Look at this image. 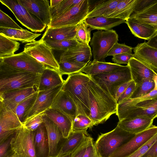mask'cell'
Returning <instances> with one entry per match:
<instances>
[{
	"label": "cell",
	"instance_id": "6da1fadb",
	"mask_svg": "<svg viewBox=\"0 0 157 157\" xmlns=\"http://www.w3.org/2000/svg\"><path fill=\"white\" fill-rule=\"evenodd\" d=\"M89 89V117L94 125H97L105 122L111 115L116 113L117 104L111 95L101 88L91 77Z\"/></svg>",
	"mask_w": 157,
	"mask_h": 157
},
{
	"label": "cell",
	"instance_id": "7a4b0ae2",
	"mask_svg": "<svg viewBox=\"0 0 157 157\" xmlns=\"http://www.w3.org/2000/svg\"><path fill=\"white\" fill-rule=\"evenodd\" d=\"M90 79V76L82 72L69 75L61 88L76 104L78 114L88 117L90 114L89 83Z\"/></svg>",
	"mask_w": 157,
	"mask_h": 157
},
{
	"label": "cell",
	"instance_id": "3957f363",
	"mask_svg": "<svg viewBox=\"0 0 157 157\" xmlns=\"http://www.w3.org/2000/svg\"><path fill=\"white\" fill-rule=\"evenodd\" d=\"M0 61V93L32 87L38 89L41 74L21 71Z\"/></svg>",
	"mask_w": 157,
	"mask_h": 157
},
{
	"label": "cell",
	"instance_id": "277c9868",
	"mask_svg": "<svg viewBox=\"0 0 157 157\" xmlns=\"http://www.w3.org/2000/svg\"><path fill=\"white\" fill-rule=\"evenodd\" d=\"M135 135L118 125L111 131L101 134L95 143L99 157H110L116 149L128 142Z\"/></svg>",
	"mask_w": 157,
	"mask_h": 157
},
{
	"label": "cell",
	"instance_id": "5b68a950",
	"mask_svg": "<svg viewBox=\"0 0 157 157\" xmlns=\"http://www.w3.org/2000/svg\"><path fill=\"white\" fill-rule=\"evenodd\" d=\"M35 131L29 130L22 126L17 129L13 135L8 157H36Z\"/></svg>",
	"mask_w": 157,
	"mask_h": 157
},
{
	"label": "cell",
	"instance_id": "8992f818",
	"mask_svg": "<svg viewBox=\"0 0 157 157\" xmlns=\"http://www.w3.org/2000/svg\"><path fill=\"white\" fill-rule=\"evenodd\" d=\"M116 114L119 121L136 117L154 120L157 117V98L141 101L135 105L118 104Z\"/></svg>",
	"mask_w": 157,
	"mask_h": 157
},
{
	"label": "cell",
	"instance_id": "52a82bcc",
	"mask_svg": "<svg viewBox=\"0 0 157 157\" xmlns=\"http://www.w3.org/2000/svg\"><path fill=\"white\" fill-rule=\"evenodd\" d=\"M90 77L115 99L119 87L123 84L132 80L130 69L128 65L125 68L121 70L98 74Z\"/></svg>",
	"mask_w": 157,
	"mask_h": 157
},
{
	"label": "cell",
	"instance_id": "ba28073f",
	"mask_svg": "<svg viewBox=\"0 0 157 157\" xmlns=\"http://www.w3.org/2000/svg\"><path fill=\"white\" fill-rule=\"evenodd\" d=\"M118 41V35L114 30H98L94 32L90 43L92 48L94 60L105 62V58Z\"/></svg>",
	"mask_w": 157,
	"mask_h": 157
},
{
	"label": "cell",
	"instance_id": "9c48e42d",
	"mask_svg": "<svg viewBox=\"0 0 157 157\" xmlns=\"http://www.w3.org/2000/svg\"><path fill=\"white\" fill-rule=\"evenodd\" d=\"M88 0H82L66 12L52 19L48 27L52 28L77 25L86 18L90 11Z\"/></svg>",
	"mask_w": 157,
	"mask_h": 157
},
{
	"label": "cell",
	"instance_id": "30bf717a",
	"mask_svg": "<svg viewBox=\"0 0 157 157\" xmlns=\"http://www.w3.org/2000/svg\"><path fill=\"white\" fill-rule=\"evenodd\" d=\"M24 26L34 32H42L47 26L22 5L17 0H0Z\"/></svg>",
	"mask_w": 157,
	"mask_h": 157
},
{
	"label": "cell",
	"instance_id": "8fae6325",
	"mask_svg": "<svg viewBox=\"0 0 157 157\" xmlns=\"http://www.w3.org/2000/svg\"><path fill=\"white\" fill-rule=\"evenodd\" d=\"M23 51L45 66L59 71V62L55 57L52 49L41 39L26 44Z\"/></svg>",
	"mask_w": 157,
	"mask_h": 157
},
{
	"label": "cell",
	"instance_id": "7c38bea8",
	"mask_svg": "<svg viewBox=\"0 0 157 157\" xmlns=\"http://www.w3.org/2000/svg\"><path fill=\"white\" fill-rule=\"evenodd\" d=\"M8 65L25 72L41 74L46 67L24 51L8 57L0 59Z\"/></svg>",
	"mask_w": 157,
	"mask_h": 157
},
{
	"label": "cell",
	"instance_id": "4fadbf2b",
	"mask_svg": "<svg viewBox=\"0 0 157 157\" xmlns=\"http://www.w3.org/2000/svg\"><path fill=\"white\" fill-rule=\"evenodd\" d=\"M157 133V126L153 125L147 130L135 135L126 143L116 149L110 157H126L132 154Z\"/></svg>",
	"mask_w": 157,
	"mask_h": 157
},
{
	"label": "cell",
	"instance_id": "5bb4252c",
	"mask_svg": "<svg viewBox=\"0 0 157 157\" xmlns=\"http://www.w3.org/2000/svg\"><path fill=\"white\" fill-rule=\"evenodd\" d=\"M22 124L15 113L0 102V143L13 135Z\"/></svg>",
	"mask_w": 157,
	"mask_h": 157
},
{
	"label": "cell",
	"instance_id": "9a60e30c",
	"mask_svg": "<svg viewBox=\"0 0 157 157\" xmlns=\"http://www.w3.org/2000/svg\"><path fill=\"white\" fill-rule=\"evenodd\" d=\"M63 84L49 90L38 91L33 105L25 117V121L35 116L44 113L50 108L55 97L61 90Z\"/></svg>",
	"mask_w": 157,
	"mask_h": 157
},
{
	"label": "cell",
	"instance_id": "2e32d148",
	"mask_svg": "<svg viewBox=\"0 0 157 157\" xmlns=\"http://www.w3.org/2000/svg\"><path fill=\"white\" fill-rule=\"evenodd\" d=\"M47 27L52 17L50 1L48 0H17Z\"/></svg>",
	"mask_w": 157,
	"mask_h": 157
},
{
	"label": "cell",
	"instance_id": "e0dca14e",
	"mask_svg": "<svg viewBox=\"0 0 157 157\" xmlns=\"http://www.w3.org/2000/svg\"><path fill=\"white\" fill-rule=\"evenodd\" d=\"M43 123L47 130L48 141V157H56L65 142L62 134L57 126L45 115L43 116Z\"/></svg>",
	"mask_w": 157,
	"mask_h": 157
},
{
	"label": "cell",
	"instance_id": "ac0fdd59",
	"mask_svg": "<svg viewBox=\"0 0 157 157\" xmlns=\"http://www.w3.org/2000/svg\"><path fill=\"white\" fill-rule=\"evenodd\" d=\"M38 91V88L32 87L0 93V102L7 109L13 111L19 104Z\"/></svg>",
	"mask_w": 157,
	"mask_h": 157
},
{
	"label": "cell",
	"instance_id": "d6986e66",
	"mask_svg": "<svg viewBox=\"0 0 157 157\" xmlns=\"http://www.w3.org/2000/svg\"><path fill=\"white\" fill-rule=\"evenodd\" d=\"M92 52L89 45L80 42L78 44L63 52L59 62L67 61L87 64L91 59Z\"/></svg>",
	"mask_w": 157,
	"mask_h": 157
},
{
	"label": "cell",
	"instance_id": "ffe728a7",
	"mask_svg": "<svg viewBox=\"0 0 157 157\" xmlns=\"http://www.w3.org/2000/svg\"><path fill=\"white\" fill-rule=\"evenodd\" d=\"M50 108L60 112L72 121L78 114L76 104L70 96L61 89L55 97Z\"/></svg>",
	"mask_w": 157,
	"mask_h": 157
},
{
	"label": "cell",
	"instance_id": "44dd1931",
	"mask_svg": "<svg viewBox=\"0 0 157 157\" xmlns=\"http://www.w3.org/2000/svg\"><path fill=\"white\" fill-rule=\"evenodd\" d=\"M133 57L152 70H157V49L146 42L138 44L133 49Z\"/></svg>",
	"mask_w": 157,
	"mask_h": 157
},
{
	"label": "cell",
	"instance_id": "7402d4cb",
	"mask_svg": "<svg viewBox=\"0 0 157 157\" xmlns=\"http://www.w3.org/2000/svg\"><path fill=\"white\" fill-rule=\"evenodd\" d=\"M44 114L57 126L64 138L67 139L72 132V120L60 112L51 108L45 111Z\"/></svg>",
	"mask_w": 157,
	"mask_h": 157
},
{
	"label": "cell",
	"instance_id": "603a6c76",
	"mask_svg": "<svg viewBox=\"0 0 157 157\" xmlns=\"http://www.w3.org/2000/svg\"><path fill=\"white\" fill-rule=\"evenodd\" d=\"M65 82L59 70L46 67L41 74L38 91L46 90L63 84Z\"/></svg>",
	"mask_w": 157,
	"mask_h": 157
},
{
	"label": "cell",
	"instance_id": "cb8c5ba5",
	"mask_svg": "<svg viewBox=\"0 0 157 157\" xmlns=\"http://www.w3.org/2000/svg\"><path fill=\"white\" fill-rule=\"evenodd\" d=\"M77 26L47 27L41 39L44 41H53L75 38Z\"/></svg>",
	"mask_w": 157,
	"mask_h": 157
},
{
	"label": "cell",
	"instance_id": "d4e9b609",
	"mask_svg": "<svg viewBox=\"0 0 157 157\" xmlns=\"http://www.w3.org/2000/svg\"><path fill=\"white\" fill-rule=\"evenodd\" d=\"M127 65L130 69L132 80L136 84L146 79H153L157 74L152 69L134 57L130 59Z\"/></svg>",
	"mask_w": 157,
	"mask_h": 157
},
{
	"label": "cell",
	"instance_id": "484cf974",
	"mask_svg": "<svg viewBox=\"0 0 157 157\" xmlns=\"http://www.w3.org/2000/svg\"><path fill=\"white\" fill-rule=\"evenodd\" d=\"M153 120L145 117H136L119 121L117 125L124 130L136 135L143 132L153 124Z\"/></svg>",
	"mask_w": 157,
	"mask_h": 157
},
{
	"label": "cell",
	"instance_id": "4316f807",
	"mask_svg": "<svg viewBox=\"0 0 157 157\" xmlns=\"http://www.w3.org/2000/svg\"><path fill=\"white\" fill-rule=\"evenodd\" d=\"M122 66L110 62H101L94 60L90 61L81 72L91 76L98 74L117 71L125 68Z\"/></svg>",
	"mask_w": 157,
	"mask_h": 157
},
{
	"label": "cell",
	"instance_id": "83f0119b",
	"mask_svg": "<svg viewBox=\"0 0 157 157\" xmlns=\"http://www.w3.org/2000/svg\"><path fill=\"white\" fill-rule=\"evenodd\" d=\"M84 21L92 30L105 31L126 22V20L119 18L102 17L86 18Z\"/></svg>",
	"mask_w": 157,
	"mask_h": 157
},
{
	"label": "cell",
	"instance_id": "f1b7e54d",
	"mask_svg": "<svg viewBox=\"0 0 157 157\" xmlns=\"http://www.w3.org/2000/svg\"><path fill=\"white\" fill-rule=\"evenodd\" d=\"M87 132H72L66 139L56 157H60L74 151L87 138Z\"/></svg>",
	"mask_w": 157,
	"mask_h": 157
},
{
	"label": "cell",
	"instance_id": "f546056e",
	"mask_svg": "<svg viewBox=\"0 0 157 157\" xmlns=\"http://www.w3.org/2000/svg\"><path fill=\"white\" fill-rule=\"evenodd\" d=\"M0 34L10 39L22 43H30L36 41L35 39L41 34L35 33L24 29L0 28Z\"/></svg>",
	"mask_w": 157,
	"mask_h": 157
},
{
	"label": "cell",
	"instance_id": "4dcf8cb0",
	"mask_svg": "<svg viewBox=\"0 0 157 157\" xmlns=\"http://www.w3.org/2000/svg\"><path fill=\"white\" fill-rule=\"evenodd\" d=\"M34 146L36 157H48V141L46 127L43 123L35 131Z\"/></svg>",
	"mask_w": 157,
	"mask_h": 157
},
{
	"label": "cell",
	"instance_id": "1f68e13d",
	"mask_svg": "<svg viewBox=\"0 0 157 157\" xmlns=\"http://www.w3.org/2000/svg\"><path fill=\"white\" fill-rule=\"evenodd\" d=\"M132 33L136 37L149 40L157 32L150 27L140 22L138 20L130 16L126 20Z\"/></svg>",
	"mask_w": 157,
	"mask_h": 157
},
{
	"label": "cell",
	"instance_id": "d6a6232c",
	"mask_svg": "<svg viewBox=\"0 0 157 157\" xmlns=\"http://www.w3.org/2000/svg\"><path fill=\"white\" fill-rule=\"evenodd\" d=\"M130 17L157 31V2L144 11L133 13Z\"/></svg>",
	"mask_w": 157,
	"mask_h": 157
},
{
	"label": "cell",
	"instance_id": "836d02e7",
	"mask_svg": "<svg viewBox=\"0 0 157 157\" xmlns=\"http://www.w3.org/2000/svg\"><path fill=\"white\" fill-rule=\"evenodd\" d=\"M136 0H121L115 9L106 17L126 20L133 12Z\"/></svg>",
	"mask_w": 157,
	"mask_h": 157
},
{
	"label": "cell",
	"instance_id": "e575fe53",
	"mask_svg": "<svg viewBox=\"0 0 157 157\" xmlns=\"http://www.w3.org/2000/svg\"><path fill=\"white\" fill-rule=\"evenodd\" d=\"M121 0L103 1L96 5L90 11L86 18L107 17L115 9Z\"/></svg>",
	"mask_w": 157,
	"mask_h": 157
},
{
	"label": "cell",
	"instance_id": "d590c367",
	"mask_svg": "<svg viewBox=\"0 0 157 157\" xmlns=\"http://www.w3.org/2000/svg\"><path fill=\"white\" fill-rule=\"evenodd\" d=\"M20 43L0 34V59L11 56L18 50Z\"/></svg>",
	"mask_w": 157,
	"mask_h": 157
},
{
	"label": "cell",
	"instance_id": "8d00e7d4",
	"mask_svg": "<svg viewBox=\"0 0 157 157\" xmlns=\"http://www.w3.org/2000/svg\"><path fill=\"white\" fill-rule=\"evenodd\" d=\"M38 91L36 92L19 104L13 112L22 124L25 121V117L33 105L36 99Z\"/></svg>",
	"mask_w": 157,
	"mask_h": 157
},
{
	"label": "cell",
	"instance_id": "74e56055",
	"mask_svg": "<svg viewBox=\"0 0 157 157\" xmlns=\"http://www.w3.org/2000/svg\"><path fill=\"white\" fill-rule=\"evenodd\" d=\"M94 125L90 117L85 115L78 114L72 122V132H87L89 128Z\"/></svg>",
	"mask_w": 157,
	"mask_h": 157
},
{
	"label": "cell",
	"instance_id": "f35d334b",
	"mask_svg": "<svg viewBox=\"0 0 157 157\" xmlns=\"http://www.w3.org/2000/svg\"><path fill=\"white\" fill-rule=\"evenodd\" d=\"M155 88V83L153 79H146L141 83L136 84L134 91L128 98H134L147 95Z\"/></svg>",
	"mask_w": 157,
	"mask_h": 157
},
{
	"label": "cell",
	"instance_id": "ab89813d",
	"mask_svg": "<svg viewBox=\"0 0 157 157\" xmlns=\"http://www.w3.org/2000/svg\"><path fill=\"white\" fill-rule=\"evenodd\" d=\"M59 71L62 75H71L81 72L87 64L78 62L63 61L59 62Z\"/></svg>",
	"mask_w": 157,
	"mask_h": 157
},
{
	"label": "cell",
	"instance_id": "60d3db41",
	"mask_svg": "<svg viewBox=\"0 0 157 157\" xmlns=\"http://www.w3.org/2000/svg\"><path fill=\"white\" fill-rule=\"evenodd\" d=\"M87 26L84 21L81 22L77 26L76 39L78 42L89 45L91 40V29Z\"/></svg>",
	"mask_w": 157,
	"mask_h": 157
},
{
	"label": "cell",
	"instance_id": "b9f144b4",
	"mask_svg": "<svg viewBox=\"0 0 157 157\" xmlns=\"http://www.w3.org/2000/svg\"><path fill=\"white\" fill-rule=\"evenodd\" d=\"M82 0H63L57 6L51 8L52 19L64 13Z\"/></svg>",
	"mask_w": 157,
	"mask_h": 157
},
{
	"label": "cell",
	"instance_id": "7bdbcfd3",
	"mask_svg": "<svg viewBox=\"0 0 157 157\" xmlns=\"http://www.w3.org/2000/svg\"><path fill=\"white\" fill-rule=\"evenodd\" d=\"M52 49L65 51L76 46L80 42L75 38L56 41H44Z\"/></svg>",
	"mask_w": 157,
	"mask_h": 157
},
{
	"label": "cell",
	"instance_id": "ee69618b",
	"mask_svg": "<svg viewBox=\"0 0 157 157\" xmlns=\"http://www.w3.org/2000/svg\"><path fill=\"white\" fill-rule=\"evenodd\" d=\"M44 113L35 116L25 121L22 126L29 130L34 131L43 123V116Z\"/></svg>",
	"mask_w": 157,
	"mask_h": 157
},
{
	"label": "cell",
	"instance_id": "f6af8a7d",
	"mask_svg": "<svg viewBox=\"0 0 157 157\" xmlns=\"http://www.w3.org/2000/svg\"><path fill=\"white\" fill-rule=\"evenodd\" d=\"M23 29L7 14L0 10V28Z\"/></svg>",
	"mask_w": 157,
	"mask_h": 157
},
{
	"label": "cell",
	"instance_id": "bcb514c9",
	"mask_svg": "<svg viewBox=\"0 0 157 157\" xmlns=\"http://www.w3.org/2000/svg\"><path fill=\"white\" fill-rule=\"evenodd\" d=\"M156 98H157V90H154L149 94L140 97L134 98L126 99L120 103L125 105H135L140 102Z\"/></svg>",
	"mask_w": 157,
	"mask_h": 157
},
{
	"label": "cell",
	"instance_id": "7dc6e473",
	"mask_svg": "<svg viewBox=\"0 0 157 157\" xmlns=\"http://www.w3.org/2000/svg\"><path fill=\"white\" fill-rule=\"evenodd\" d=\"M134 48L126 45L124 44L116 43L109 51L107 57L123 53H132V50Z\"/></svg>",
	"mask_w": 157,
	"mask_h": 157
},
{
	"label": "cell",
	"instance_id": "c3c4849f",
	"mask_svg": "<svg viewBox=\"0 0 157 157\" xmlns=\"http://www.w3.org/2000/svg\"><path fill=\"white\" fill-rule=\"evenodd\" d=\"M157 2V0H136L134 9V13H138L146 10Z\"/></svg>",
	"mask_w": 157,
	"mask_h": 157
},
{
	"label": "cell",
	"instance_id": "681fc988",
	"mask_svg": "<svg viewBox=\"0 0 157 157\" xmlns=\"http://www.w3.org/2000/svg\"><path fill=\"white\" fill-rule=\"evenodd\" d=\"M157 140V133L136 151L126 157H141L147 151L153 144Z\"/></svg>",
	"mask_w": 157,
	"mask_h": 157
},
{
	"label": "cell",
	"instance_id": "f907efd6",
	"mask_svg": "<svg viewBox=\"0 0 157 157\" xmlns=\"http://www.w3.org/2000/svg\"><path fill=\"white\" fill-rule=\"evenodd\" d=\"M133 57V54L123 53L116 55L113 56L112 60L116 64L121 65V64H128L130 59Z\"/></svg>",
	"mask_w": 157,
	"mask_h": 157
},
{
	"label": "cell",
	"instance_id": "816d5d0a",
	"mask_svg": "<svg viewBox=\"0 0 157 157\" xmlns=\"http://www.w3.org/2000/svg\"><path fill=\"white\" fill-rule=\"evenodd\" d=\"M83 157H99L95 143L91 137Z\"/></svg>",
	"mask_w": 157,
	"mask_h": 157
},
{
	"label": "cell",
	"instance_id": "f5cc1de1",
	"mask_svg": "<svg viewBox=\"0 0 157 157\" xmlns=\"http://www.w3.org/2000/svg\"><path fill=\"white\" fill-rule=\"evenodd\" d=\"M13 135L5 140L0 143V157L8 156L10 148V143Z\"/></svg>",
	"mask_w": 157,
	"mask_h": 157
},
{
	"label": "cell",
	"instance_id": "db71d44e",
	"mask_svg": "<svg viewBox=\"0 0 157 157\" xmlns=\"http://www.w3.org/2000/svg\"><path fill=\"white\" fill-rule=\"evenodd\" d=\"M136 86L135 83L132 80L128 86L118 99L117 101V104H119L124 100L129 98L134 91Z\"/></svg>",
	"mask_w": 157,
	"mask_h": 157
},
{
	"label": "cell",
	"instance_id": "11a10c76",
	"mask_svg": "<svg viewBox=\"0 0 157 157\" xmlns=\"http://www.w3.org/2000/svg\"><path fill=\"white\" fill-rule=\"evenodd\" d=\"M90 136H89L87 139L72 153L71 157H83L86 151Z\"/></svg>",
	"mask_w": 157,
	"mask_h": 157
},
{
	"label": "cell",
	"instance_id": "9f6ffc18",
	"mask_svg": "<svg viewBox=\"0 0 157 157\" xmlns=\"http://www.w3.org/2000/svg\"><path fill=\"white\" fill-rule=\"evenodd\" d=\"M141 157H157V140Z\"/></svg>",
	"mask_w": 157,
	"mask_h": 157
},
{
	"label": "cell",
	"instance_id": "6f0895ef",
	"mask_svg": "<svg viewBox=\"0 0 157 157\" xmlns=\"http://www.w3.org/2000/svg\"><path fill=\"white\" fill-rule=\"evenodd\" d=\"M131 81L125 83L119 87L117 92L116 95L115 99L117 102L120 96L128 86Z\"/></svg>",
	"mask_w": 157,
	"mask_h": 157
},
{
	"label": "cell",
	"instance_id": "680465c9",
	"mask_svg": "<svg viewBox=\"0 0 157 157\" xmlns=\"http://www.w3.org/2000/svg\"><path fill=\"white\" fill-rule=\"evenodd\" d=\"M146 44L150 47L157 49V32L146 42Z\"/></svg>",
	"mask_w": 157,
	"mask_h": 157
},
{
	"label": "cell",
	"instance_id": "91938a15",
	"mask_svg": "<svg viewBox=\"0 0 157 157\" xmlns=\"http://www.w3.org/2000/svg\"><path fill=\"white\" fill-rule=\"evenodd\" d=\"M63 0H51L50 1L51 8H53L58 5Z\"/></svg>",
	"mask_w": 157,
	"mask_h": 157
},
{
	"label": "cell",
	"instance_id": "94428289",
	"mask_svg": "<svg viewBox=\"0 0 157 157\" xmlns=\"http://www.w3.org/2000/svg\"><path fill=\"white\" fill-rule=\"evenodd\" d=\"M153 80L155 83L154 90H157V74L154 77Z\"/></svg>",
	"mask_w": 157,
	"mask_h": 157
},
{
	"label": "cell",
	"instance_id": "6125c7cd",
	"mask_svg": "<svg viewBox=\"0 0 157 157\" xmlns=\"http://www.w3.org/2000/svg\"><path fill=\"white\" fill-rule=\"evenodd\" d=\"M72 153H68L63 155L60 157H71Z\"/></svg>",
	"mask_w": 157,
	"mask_h": 157
},
{
	"label": "cell",
	"instance_id": "be15d7a7",
	"mask_svg": "<svg viewBox=\"0 0 157 157\" xmlns=\"http://www.w3.org/2000/svg\"><path fill=\"white\" fill-rule=\"evenodd\" d=\"M153 71H154L157 74V70H152Z\"/></svg>",
	"mask_w": 157,
	"mask_h": 157
},
{
	"label": "cell",
	"instance_id": "e7e4bbea",
	"mask_svg": "<svg viewBox=\"0 0 157 157\" xmlns=\"http://www.w3.org/2000/svg\"></svg>",
	"mask_w": 157,
	"mask_h": 157
}]
</instances>
